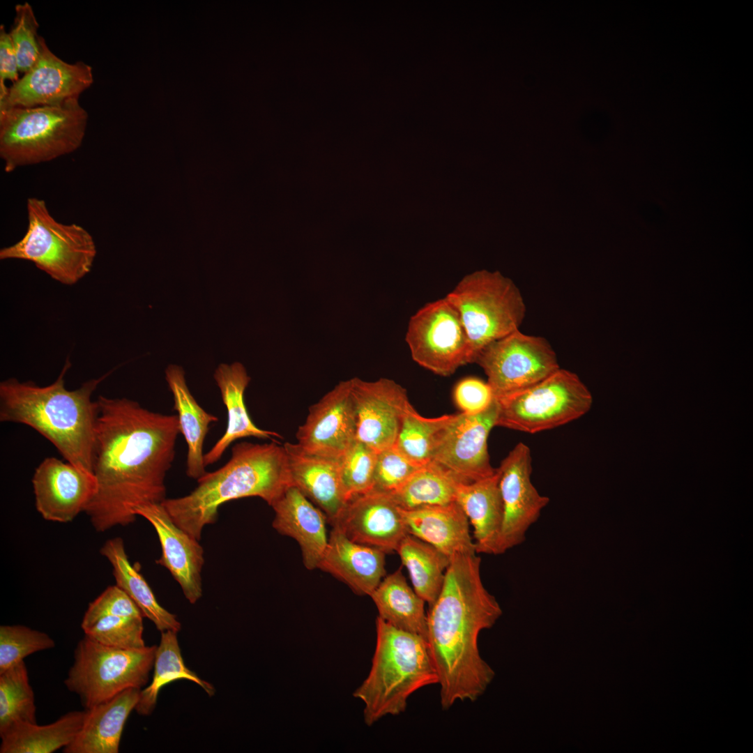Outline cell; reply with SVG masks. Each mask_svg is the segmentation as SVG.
I'll list each match as a JSON object with an SVG mask.
<instances>
[{
    "mask_svg": "<svg viewBox=\"0 0 753 753\" xmlns=\"http://www.w3.org/2000/svg\"><path fill=\"white\" fill-rule=\"evenodd\" d=\"M197 481L187 495L166 498L162 504L174 523L198 540L224 503L256 496L271 505L293 485L285 448L277 441L236 443L226 464Z\"/></svg>",
    "mask_w": 753,
    "mask_h": 753,
    "instance_id": "4",
    "label": "cell"
},
{
    "mask_svg": "<svg viewBox=\"0 0 753 753\" xmlns=\"http://www.w3.org/2000/svg\"><path fill=\"white\" fill-rule=\"evenodd\" d=\"M496 471L503 506L499 544V554H502L525 541L549 499L541 495L531 482V452L526 444H517Z\"/></svg>",
    "mask_w": 753,
    "mask_h": 753,
    "instance_id": "15",
    "label": "cell"
},
{
    "mask_svg": "<svg viewBox=\"0 0 753 753\" xmlns=\"http://www.w3.org/2000/svg\"><path fill=\"white\" fill-rule=\"evenodd\" d=\"M350 381L356 441L377 452L394 446L404 418L413 408L406 390L386 378Z\"/></svg>",
    "mask_w": 753,
    "mask_h": 753,
    "instance_id": "16",
    "label": "cell"
},
{
    "mask_svg": "<svg viewBox=\"0 0 753 753\" xmlns=\"http://www.w3.org/2000/svg\"><path fill=\"white\" fill-rule=\"evenodd\" d=\"M409 572L413 588L432 606L439 596L450 558L430 544L406 535L396 549Z\"/></svg>",
    "mask_w": 753,
    "mask_h": 753,
    "instance_id": "32",
    "label": "cell"
},
{
    "mask_svg": "<svg viewBox=\"0 0 753 753\" xmlns=\"http://www.w3.org/2000/svg\"><path fill=\"white\" fill-rule=\"evenodd\" d=\"M480 563L477 554L452 557L440 593L427 614V642L443 710L458 701H475L495 676L480 655L478 639L503 611L482 583Z\"/></svg>",
    "mask_w": 753,
    "mask_h": 753,
    "instance_id": "2",
    "label": "cell"
},
{
    "mask_svg": "<svg viewBox=\"0 0 753 753\" xmlns=\"http://www.w3.org/2000/svg\"><path fill=\"white\" fill-rule=\"evenodd\" d=\"M20 723H37L34 693L24 661L0 674V735Z\"/></svg>",
    "mask_w": 753,
    "mask_h": 753,
    "instance_id": "35",
    "label": "cell"
},
{
    "mask_svg": "<svg viewBox=\"0 0 753 753\" xmlns=\"http://www.w3.org/2000/svg\"><path fill=\"white\" fill-rule=\"evenodd\" d=\"M423 465L406 457L395 445L378 452L372 490L393 494Z\"/></svg>",
    "mask_w": 753,
    "mask_h": 753,
    "instance_id": "41",
    "label": "cell"
},
{
    "mask_svg": "<svg viewBox=\"0 0 753 753\" xmlns=\"http://www.w3.org/2000/svg\"><path fill=\"white\" fill-rule=\"evenodd\" d=\"M461 482L451 472L430 461L420 466L395 492L390 494L403 510L441 505L455 501Z\"/></svg>",
    "mask_w": 753,
    "mask_h": 753,
    "instance_id": "34",
    "label": "cell"
},
{
    "mask_svg": "<svg viewBox=\"0 0 753 753\" xmlns=\"http://www.w3.org/2000/svg\"><path fill=\"white\" fill-rule=\"evenodd\" d=\"M451 416L425 418L413 408L404 418L395 446L413 462L427 464L431 461L439 433Z\"/></svg>",
    "mask_w": 753,
    "mask_h": 753,
    "instance_id": "36",
    "label": "cell"
},
{
    "mask_svg": "<svg viewBox=\"0 0 753 753\" xmlns=\"http://www.w3.org/2000/svg\"><path fill=\"white\" fill-rule=\"evenodd\" d=\"M55 646L47 633L21 625L0 626V674L27 656Z\"/></svg>",
    "mask_w": 753,
    "mask_h": 753,
    "instance_id": "37",
    "label": "cell"
},
{
    "mask_svg": "<svg viewBox=\"0 0 753 753\" xmlns=\"http://www.w3.org/2000/svg\"><path fill=\"white\" fill-rule=\"evenodd\" d=\"M13 24L9 33L15 50L19 72H27L40 54L39 24L32 6L28 3H18L15 8Z\"/></svg>",
    "mask_w": 753,
    "mask_h": 753,
    "instance_id": "40",
    "label": "cell"
},
{
    "mask_svg": "<svg viewBox=\"0 0 753 753\" xmlns=\"http://www.w3.org/2000/svg\"><path fill=\"white\" fill-rule=\"evenodd\" d=\"M292 485L321 509L332 524L347 503L341 474L340 458L311 453L298 444L284 445Z\"/></svg>",
    "mask_w": 753,
    "mask_h": 753,
    "instance_id": "21",
    "label": "cell"
},
{
    "mask_svg": "<svg viewBox=\"0 0 753 753\" xmlns=\"http://www.w3.org/2000/svg\"><path fill=\"white\" fill-rule=\"evenodd\" d=\"M89 115L79 98L33 107L0 109V157L6 173L78 149Z\"/></svg>",
    "mask_w": 753,
    "mask_h": 753,
    "instance_id": "6",
    "label": "cell"
},
{
    "mask_svg": "<svg viewBox=\"0 0 753 753\" xmlns=\"http://www.w3.org/2000/svg\"><path fill=\"white\" fill-rule=\"evenodd\" d=\"M17 59L9 32L0 25V88L6 87L5 81L13 82L19 77Z\"/></svg>",
    "mask_w": 753,
    "mask_h": 753,
    "instance_id": "44",
    "label": "cell"
},
{
    "mask_svg": "<svg viewBox=\"0 0 753 753\" xmlns=\"http://www.w3.org/2000/svg\"><path fill=\"white\" fill-rule=\"evenodd\" d=\"M376 646L370 672L353 696L364 704L363 718L372 726L388 715L404 713L411 694L439 683L427 641L397 629L377 616Z\"/></svg>",
    "mask_w": 753,
    "mask_h": 753,
    "instance_id": "5",
    "label": "cell"
},
{
    "mask_svg": "<svg viewBox=\"0 0 753 753\" xmlns=\"http://www.w3.org/2000/svg\"><path fill=\"white\" fill-rule=\"evenodd\" d=\"M401 512L408 533L434 546L450 558L477 554L470 523L455 501Z\"/></svg>",
    "mask_w": 753,
    "mask_h": 753,
    "instance_id": "24",
    "label": "cell"
},
{
    "mask_svg": "<svg viewBox=\"0 0 753 753\" xmlns=\"http://www.w3.org/2000/svg\"><path fill=\"white\" fill-rule=\"evenodd\" d=\"M386 554L355 542L333 527L318 568L345 583L355 593L370 595L386 576Z\"/></svg>",
    "mask_w": 753,
    "mask_h": 753,
    "instance_id": "23",
    "label": "cell"
},
{
    "mask_svg": "<svg viewBox=\"0 0 753 753\" xmlns=\"http://www.w3.org/2000/svg\"><path fill=\"white\" fill-rule=\"evenodd\" d=\"M86 710H73L48 724L20 723L0 735V753H52L69 745L84 724Z\"/></svg>",
    "mask_w": 753,
    "mask_h": 753,
    "instance_id": "31",
    "label": "cell"
},
{
    "mask_svg": "<svg viewBox=\"0 0 753 753\" xmlns=\"http://www.w3.org/2000/svg\"><path fill=\"white\" fill-rule=\"evenodd\" d=\"M110 616L144 618L135 602L116 584L108 586L89 604L83 616L81 628L84 630L98 619Z\"/></svg>",
    "mask_w": 753,
    "mask_h": 753,
    "instance_id": "42",
    "label": "cell"
},
{
    "mask_svg": "<svg viewBox=\"0 0 753 753\" xmlns=\"http://www.w3.org/2000/svg\"><path fill=\"white\" fill-rule=\"evenodd\" d=\"M379 617L393 627L427 639L425 600L408 584L400 569L385 576L370 595Z\"/></svg>",
    "mask_w": 753,
    "mask_h": 753,
    "instance_id": "30",
    "label": "cell"
},
{
    "mask_svg": "<svg viewBox=\"0 0 753 753\" xmlns=\"http://www.w3.org/2000/svg\"><path fill=\"white\" fill-rule=\"evenodd\" d=\"M135 512L146 519L158 535L161 556L155 563L170 572L185 598L190 604H195L203 593L204 552L199 540L177 526L162 503L140 505Z\"/></svg>",
    "mask_w": 753,
    "mask_h": 753,
    "instance_id": "20",
    "label": "cell"
},
{
    "mask_svg": "<svg viewBox=\"0 0 753 753\" xmlns=\"http://www.w3.org/2000/svg\"><path fill=\"white\" fill-rule=\"evenodd\" d=\"M70 365L67 358L56 381L45 386L15 378L1 381L0 420L33 428L67 462L93 473L98 406L91 397L109 373L70 390L65 386V375Z\"/></svg>",
    "mask_w": 753,
    "mask_h": 753,
    "instance_id": "3",
    "label": "cell"
},
{
    "mask_svg": "<svg viewBox=\"0 0 753 753\" xmlns=\"http://www.w3.org/2000/svg\"><path fill=\"white\" fill-rule=\"evenodd\" d=\"M100 552L112 567L116 585L135 602L144 617L149 619L161 632L167 630L178 632L181 630V625L176 616L158 602L148 582L139 572L138 564L130 563L121 538L107 540Z\"/></svg>",
    "mask_w": 753,
    "mask_h": 753,
    "instance_id": "29",
    "label": "cell"
},
{
    "mask_svg": "<svg viewBox=\"0 0 753 753\" xmlns=\"http://www.w3.org/2000/svg\"><path fill=\"white\" fill-rule=\"evenodd\" d=\"M452 397L462 413L469 415L485 411L495 400L488 383L471 376L464 378L456 383Z\"/></svg>",
    "mask_w": 753,
    "mask_h": 753,
    "instance_id": "43",
    "label": "cell"
},
{
    "mask_svg": "<svg viewBox=\"0 0 753 753\" xmlns=\"http://www.w3.org/2000/svg\"><path fill=\"white\" fill-rule=\"evenodd\" d=\"M165 379L173 395L180 433L187 444L186 474L197 480L207 472L204 462V443L210 425L217 422L218 418L198 404L188 387L183 367L173 364L168 365Z\"/></svg>",
    "mask_w": 753,
    "mask_h": 753,
    "instance_id": "28",
    "label": "cell"
},
{
    "mask_svg": "<svg viewBox=\"0 0 753 753\" xmlns=\"http://www.w3.org/2000/svg\"><path fill=\"white\" fill-rule=\"evenodd\" d=\"M331 525L352 541L386 554L396 552L409 534L393 496L374 490L349 500Z\"/></svg>",
    "mask_w": 753,
    "mask_h": 753,
    "instance_id": "19",
    "label": "cell"
},
{
    "mask_svg": "<svg viewBox=\"0 0 753 753\" xmlns=\"http://www.w3.org/2000/svg\"><path fill=\"white\" fill-rule=\"evenodd\" d=\"M157 646L121 649L85 636L79 641L64 684L85 709L107 701L132 687L142 689L154 665Z\"/></svg>",
    "mask_w": 753,
    "mask_h": 753,
    "instance_id": "9",
    "label": "cell"
},
{
    "mask_svg": "<svg viewBox=\"0 0 753 753\" xmlns=\"http://www.w3.org/2000/svg\"><path fill=\"white\" fill-rule=\"evenodd\" d=\"M378 452L356 441L340 458L341 480L347 501L372 491Z\"/></svg>",
    "mask_w": 753,
    "mask_h": 753,
    "instance_id": "38",
    "label": "cell"
},
{
    "mask_svg": "<svg viewBox=\"0 0 753 753\" xmlns=\"http://www.w3.org/2000/svg\"><path fill=\"white\" fill-rule=\"evenodd\" d=\"M213 377L227 409V423L223 435L204 453V462L206 466L217 462L227 448L238 439L255 437L275 441L274 438L282 437L275 432L258 427L252 422L244 400L245 390L250 381V377L242 363L234 362L230 365L220 364Z\"/></svg>",
    "mask_w": 753,
    "mask_h": 753,
    "instance_id": "25",
    "label": "cell"
},
{
    "mask_svg": "<svg viewBox=\"0 0 753 753\" xmlns=\"http://www.w3.org/2000/svg\"><path fill=\"white\" fill-rule=\"evenodd\" d=\"M474 363L484 370L495 399L528 388L561 368L546 339L519 329L485 347Z\"/></svg>",
    "mask_w": 753,
    "mask_h": 753,
    "instance_id": "11",
    "label": "cell"
},
{
    "mask_svg": "<svg viewBox=\"0 0 753 753\" xmlns=\"http://www.w3.org/2000/svg\"><path fill=\"white\" fill-rule=\"evenodd\" d=\"M271 506L275 512L273 527L298 542L306 568H318L329 537L324 512L294 485Z\"/></svg>",
    "mask_w": 753,
    "mask_h": 753,
    "instance_id": "22",
    "label": "cell"
},
{
    "mask_svg": "<svg viewBox=\"0 0 753 753\" xmlns=\"http://www.w3.org/2000/svg\"><path fill=\"white\" fill-rule=\"evenodd\" d=\"M445 297L459 315L471 363L485 347L519 330L526 314L519 289L498 272L469 274Z\"/></svg>",
    "mask_w": 753,
    "mask_h": 753,
    "instance_id": "8",
    "label": "cell"
},
{
    "mask_svg": "<svg viewBox=\"0 0 753 753\" xmlns=\"http://www.w3.org/2000/svg\"><path fill=\"white\" fill-rule=\"evenodd\" d=\"M93 452L96 490L85 513L97 532L133 523L136 508L166 499L180 433L177 415L100 395Z\"/></svg>",
    "mask_w": 753,
    "mask_h": 753,
    "instance_id": "1",
    "label": "cell"
},
{
    "mask_svg": "<svg viewBox=\"0 0 753 753\" xmlns=\"http://www.w3.org/2000/svg\"><path fill=\"white\" fill-rule=\"evenodd\" d=\"M153 667L152 680L147 687L142 689L139 700L135 708L141 715H151L155 708L161 688L176 680L185 679L194 682L209 696L215 693V689L211 683L200 678L185 665L176 632L167 630L161 632Z\"/></svg>",
    "mask_w": 753,
    "mask_h": 753,
    "instance_id": "33",
    "label": "cell"
},
{
    "mask_svg": "<svg viewBox=\"0 0 753 753\" xmlns=\"http://www.w3.org/2000/svg\"><path fill=\"white\" fill-rule=\"evenodd\" d=\"M31 481L36 510L54 522H70L85 512L96 490L92 472L54 457L40 463Z\"/></svg>",
    "mask_w": 753,
    "mask_h": 753,
    "instance_id": "17",
    "label": "cell"
},
{
    "mask_svg": "<svg viewBox=\"0 0 753 753\" xmlns=\"http://www.w3.org/2000/svg\"><path fill=\"white\" fill-rule=\"evenodd\" d=\"M83 631L89 638L112 648L139 649L146 646L143 618L105 616Z\"/></svg>",
    "mask_w": 753,
    "mask_h": 753,
    "instance_id": "39",
    "label": "cell"
},
{
    "mask_svg": "<svg viewBox=\"0 0 753 753\" xmlns=\"http://www.w3.org/2000/svg\"><path fill=\"white\" fill-rule=\"evenodd\" d=\"M142 689H127L112 699L86 709L80 731L63 753H118L123 727L140 698Z\"/></svg>",
    "mask_w": 753,
    "mask_h": 753,
    "instance_id": "26",
    "label": "cell"
},
{
    "mask_svg": "<svg viewBox=\"0 0 753 753\" xmlns=\"http://www.w3.org/2000/svg\"><path fill=\"white\" fill-rule=\"evenodd\" d=\"M40 54L34 65L10 87L0 91V109L52 105L79 95L93 82L91 66L69 63L56 56L39 36Z\"/></svg>",
    "mask_w": 753,
    "mask_h": 753,
    "instance_id": "13",
    "label": "cell"
},
{
    "mask_svg": "<svg viewBox=\"0 0 753 753\" xmlns=\"http://www.w3.org/2000/svg\"><path fill=\"white\" fill-rule=\"evenodd\" d=\"M498 406L495 400L485 411L469 415L452 414L439 433L431 461L468 483L494 475L489 461L487 439L496 426Z\"/></svg>",
    "mask_w": 753,
    "mask_h": 753,
    "instance_id": "14",
    "label": "cell"
},
{
    "mask_svg": "<svg viewBox=\"0 0 753 753\" xmlns=\"http://www.w3.org/2000/svg\"><path fill=\"white\" fill-rule=\"evenodd\" d=\"M28 226L17 243L0 250V259H22L54 280L73 285L91 270L97 254L91 234L75 223L63 224L50 213L45 200H26Z\"/></svg>",
    "mask_w": 753,
    "mask_h": 753,
    "instance_id": "7",
    "label": "cell"
},
{
    "mask_svg": "<svg viewBox=\"0 0 753 753\" xmlns=\"http://www.w3.org/2000/svg\"><path fill=\"white\" fill-rule=\"evenodd\" d=\"M356 432L349 379L339 382L310 407L296 434V443L307 452L340 459L356 441Z\"/></svg>",
    "mask_w": 753,
    "mask_h": 753,
    "instance_id": "18",
    "label": "cell"
},
{
    "mask_svg": "<svg viewBox=\"0 0 753 753\" xmlns=\"http://www.w3.org/2000/svg\"><path fill=\"white\" fill-rule=\"evenodd\" d=\"M496 401V426L534 434L581 417L593 400L576 374L560 368L540 382Z\"/></svg>",
    "mask_w": 753,
    "mask_h": 753,
    "instance_id": "10",
    "label": "cell"
},
{
    "mask_svg": "<svg viewBox=\"0 0 753 753\" xmlns=\"http://www.w3.org/2000/svg\"><path fill=\"white\" fill-rule=\"evenodd\" d=\"M455 502L473 528L476 553L498 555L503 506L497 471L479 480L460 482Z\"/></svg>",
    "mask_w": 753,
    "mask_h": 753,
    "instance_id": "27",
    "label": "cell"
},
{
    "mask_svg": "<svg viewBox=\"0 0 753 753\" xmlns=\"http://www.w3.org/2000/svg\"><path fill=\"white\" fill-rule=\"evenodd\" d=\"M405 340L412 359L436 374L447 376L471 363L459 315L446 297L426 303L411 317Z\"/></svg>",
    "mask_w": 753,
    "mask_h": 753,
    "instance_id": "12",
    "label": "cell"
}]
</instances>
